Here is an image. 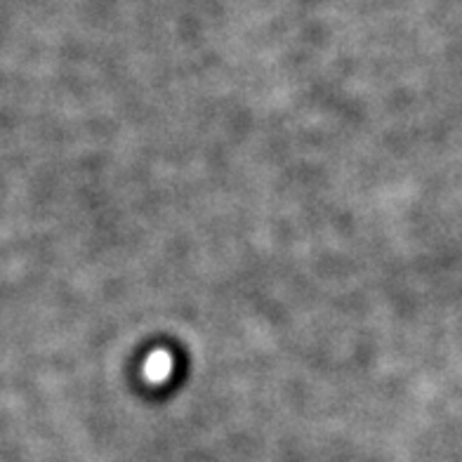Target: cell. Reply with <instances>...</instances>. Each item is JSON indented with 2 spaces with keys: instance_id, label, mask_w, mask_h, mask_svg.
<instances>
[{
  "instance_id": "6da1fadb",
  "label": "cell",
  "mask_w": 462,
  "mask_h": 462,
  "mask_svg": "<svg viewBox=\"0 0 462 462\" xmlns=\"http://www.w3.org/2000/svg\"><path fill=\"white\" fill-rule=\"evenodd\" d=\"M172 368H175V361H172L171 352H165V349H159V352H153L149 359H146L144 365V375L149 383L161 384L165 383L168 377H171Z\"/></svg>"
}]
</instances>
